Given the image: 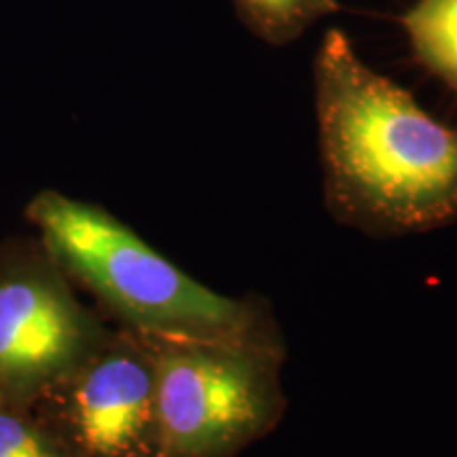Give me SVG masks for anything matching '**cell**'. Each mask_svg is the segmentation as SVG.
<instances>
[{
  "instance_id": "1",
  "label": "cell",
  "mask_w": 457,
  "mask_h": 457,
  "mask_svg": "<svg viewBox=\"0 0 457 457\" xmlns=\"http://www.w3.org/2000/svg\"><path fill=\"white\" fill-rule=\"evenodd\" d=\"M327 195L377 231H421L457 216V128L364 64L330 28L313 62Z\"/></svg>"
},
{
  "instance_id": "2",
  "label": "cell",
  "mask_w": 457,
  "mask_h": 457,
  "mask_svg": "<svg viewBox=\"0 0 457 457\" xmlns=\"http://www.w3.org/2000/svg\"><path fill=\"white\" fill-rule=\"evenodd\" d=\"M28 216L41 228L55 265L134 333L276 339L259 307L199 284L98 205L43 191L28 205Z\"/></svg>"
},
{
  "instance_id": "3",
  "label": "cell",
  "mask_w": 457,
  "mask_h": 457,
  "mask_svg": "<svg viewBox=\"0 0 457 457\" xmlns=\"http://www.w3.org/2000/svg\"><path fill=\"white\" fill-rule=\"evenodd\" d=\"M163 457H236L282 413L276 339L146 337Z\"/></svg>"
},
{
  "instance_id": "4",
  "label": "cell",
  "mask_w": 457,
  "mask_h": 457,
  "mask_svg": "<svg viewBox=\"0 0 457 457\" xmlns=\"http://www.w3.org/2000/svg\"><path fill=\"white\" fill-rule=\"evenodd\" d=\"M68 457H163L155 360L123 328L30 404Z\"/></svg>"
},
{
  "instance_id": "5",
  "label": "cell",
  "mask_w": 457,
  "mask_h": 457,
  "mask_svg": "<svg viewBox=\"0 0 457 457\" xmlns=\"http://www.w3.org/2000/svg\"><path fill=\"white\" fill-rule=\"evenodd\" d=\"M49 254L0 261V404L30 407L111 335Z\"/></svg>"
},
{
  "instance_id": "6",
  "label": "cell",
  "mask_w": 457,
  "mask_h": 457,
  "mask_svg": "<svg viewBox=\"0 0 457 457\" xmlns=\"http://www.w3.org/2000/svg\"><path fill=\"white\" fill-rule=\"evenodd\" d=\"M398 21L417 62L457 94V0H417Z\"/></svg>"
},
{
  "instance_id": "7",
  "label": "cell",
  "mask_w": 457,
  "mask_h": 457,
  "mask_svg": "<svg viewBox=\"0 0 457 457\" xmlns=\"http://www.w3.org/2000/svg\"><path fill=\"white\" fill-rule=\"evenodd\" d=\"M242 24L270 45L296 41L307 28L330 13H339V0H233Z\"/></svg>"
},
{
  "instance_id": "8",
  "label": "cell",
  "mask_w": 457,
  "mask_h": 457,
  "mask_svg": "<svg viewBox=\"0 0 457 457\" xmlns=\"http://www.w3.org/2000/svg\"><path fill=\"white\" fill-rule=\"evenodd\" d=\"M0 457H68L32 407L0 404Z\"/></svg>"
}]
</instances>
